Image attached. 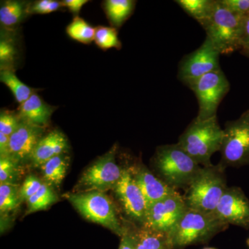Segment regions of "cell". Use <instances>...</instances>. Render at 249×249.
<instances>
[{"mask_svg": "<svg viewBox=\"0 0 249 249\" xmlns=\"http://www.w3.org/2000/svg\"><path fill=\"white\" fill-rule=\"evenodd\" d=\"M224 129L217 116L207 120L195 119L178 139V143L196 163L203 166L212 165L211 157L222 148Z\"/></svg>", "mask_w": 249, "mask_h": 249, "instance_id": "obj_1", "label": "cell"}, {"mask_svg": "<svg viewBox=\"0 0 249 249\" xmlns=\"http://www.w3.org/2000/svg\"><path fill=\"white\" fill-rule=\"evenodd\" d=\"M225 168L222 163L201 167L183 196L187 208L214 214L228 188Z\"/></svg>", "mask_w": 249, "mask_h": 249, "instance_id": "obj_2", "label": "cell"}, {"mask_svg": "<svg viewBox=\"0 0 249 249\" xmlns=\"http://www.w3.org/2000/svg\"><path fill=\"white\" fill-rule=\"evenodd\" d=\"M245 18L232 14L215 0L212 14L201 25L206 31V38L219 53L229 55L242 49Z\"/></svg>", "mask_w": 249, "mask_h": 249, "instance_id": "obj_3", "label": "cell"}, {"mask_svg": "<svg viewBox=\"0 0 249 249\" xmlns=\"http://www.w3.org/2000/svg\"><path fill=\"white\" fill-rule=\"evenodd\" d=\"M229 225L214 214H207L187 208L182 217L168 236L173 249L204 244L225 231Z\"/></svg>", "mask_w": 249, "mask_h": 249, "instance_id": "obj_4", "label": "cell"}, {"mask_svg": "<svg viewBox=\"0 0 249 249\" xmlns=\"http://www.w3.org/2000/svg\"><path fill=\"white\" fill-rule=\"evenodd\" d=\"M154 160L161 180L175 190L189 186L201 168L178 143L159 147Z\"/></svg>", "mask_w": 249, "mask_h": 249, "instance_id": "obj_5", "label": "cell"}, {"mask_svg": "<svg viewBox=\"0 0 249 249\" xmlns=\"http://www.w3.org/2000/svg\"><path fill=\"white\" fill-rule=\"evenodd\" d=\"M67 197L83 217L107 228L121 237L124 235L125 227L121 224L112 201L103 192H83Z\"/></svg>", "mask_w": 249, "mask_h": 249, "instance_id": "obj_6", "label": "cell"}, {"mask_svg": "<svg viewBox=\"0 0 249 249\" xmlns=\"http://www.w3.org/2000/svg\"><path fill=\"white\" fill-rule=\"evenodd\" d=\"M186 86L197 99L199 111L196 119L199 121L217 116L218 107L231 89L230 83L222 70L207 73Z\"/></svg>", "mask_w": 249, "mask_h": 249, "instance_id": "obj_7", "label": "cell"}, {"mask_svg": "<svg viewBox=\"0 0 249 249\" xmlns=\"http://www.w3.org/2000/svg\"><path fill=\"white\" fill-rule=\"evenodd\" d=\"M220 152L224 166L249 165V109L226 124Z\"/></svg>", "mask_w": 249, "mask_h": 249, "instance_id": "obj_8", "label": "cell"}, {"mask_svg": "<svg viewBox=\"0 0 249 249\" xmlns=\"http://www.w3.org/2000/svg\"><path fill=\"white\" fill-rule=\"evenodd\" d=\"M116 147L96 160L85 170L78 182V188L86 192L104 193L114 189L122 178L124 169L116 163Z\"/></svg>", "mask_w": 249, "mask_h": 249, "instance_id": "obj_9", "label": "cell"}, {"mask_svg": "<svg viewBox=\"0 0 249 249\" xmlns=\"http://www.w3.org/2000/svg\"><path fill=\"white\" fill-rule=\"evenodd\" d=\"M187 206L178 191L148 206L144 227L169 235L182 217Z\"/></svg>", "mask_w": 249, "mask_h": 249, "instance_id": "obj_10", "label": "cell"}, {"mask_svg": "<svg viewBox=\"0 0 249 249\" xmlns=\"http://www.w3.org/2000/svg\"><path fill=\"white\" fill-rule=\"evenodd\" d=\"M220 55L211 41L206 37L199 48L183 57L180 62L178 79L187 85L207 73L221 70Z\"/></svg>", "mask_w": 249, "mask_h": 249, "instance_id": "obj_11", "label": "cell"}, {"mask_svg": "<svg viewBox=\"0 0 249 249\" xmlns=\"http://www.w3.org/2000/svg\"><path fill=\"white\" fill-rule=\"evenodd\" d=\"M114 191L126 213L134 220L144 224L148 204L136 182L130 168H124L122 178Z\"/></svg>", "mask_w": 249, "mask_h": 249, "instance_id": "obj_12", "label": "cell"}, {"mask_svg": "<svg viewBox=\"0 0 249 249\" xmlns=\"http://www.w3.org/2000/svg\"><path fill=\"white\" fill-rule=\"evenodd\" d=\"M214 214L228 225L249 229V199L239 187H228Z\"/></svg>", "mask_w": 249, "mask_h": 249, "instance_id": "obj_13", "label": "cell"}, {"mask_svg": "<svg viewBox=\"0 0 249 249\" xmlns=\"http://www.w3.org/2000/svg\"><path fill=\"white\" fill-rule=\"evenodd\" d=\"M44 130V127L20 120L18 128L10 137L9 157L18 163L30 159L36 145L42 138Z\"/></svg>", "mask_w": 249, "mask_h": 249, "instance_id": "obj_14", "label": "cell"}, {"mask_svg": "<svg viewBox=\"0 0 249 249\" xmlns=\"http://www.w3.org/2000/svg\"><path fill=\"white\" fill-rule=\"evenodd\" d=\"M131 170L136 182L142 190L148 206L164 199L176 191L165 183L161 178H157L151 172L144 167Z\"/></svg>", "mask_w": 249, "mask_h": 249, "instance_id": "obj_15", "label": "cell"}, {"mask_svg": "<svg viewBox=\"0 0 249 249\" xmlns=\"http://www.w3.org/2000/svg\"><path fill=\"white\" fill-rule=\"evenodd\" d=\"M68 148L65 134L61 131L55 129L39 141L30 160L35 166L41 167L50 159L65 154Z\"/></svg>", "mask_w": 249, "mask_h": 249, "instance_id": "obj_16", "label": "cell"}, {"mask_svg": "<svg viewBox=\"0 0 249 249\" xmlns=\"http://www.w3.org/2000/svg\"><path fill=\"white\" fill-rule=\"evenodd\" d=\"M18 117L36 125L45 127L49 124L53 107L49 106L40 96L33 93L18 108Z\"/></svg>", "mask_w": 249, "mask_h": 249, "instance_id": "obj_17", "label": "cell"}, {"mask_svg": "<svg viewBox=\"0 0 249 249\" xmlns=\"http://www.w3.org/2000/svg\"><path fill=\"white\" fill-rule=\"evenodd\" d=\"M68 165L69 157L62 154L50 159L40 168L46 181L58 186L66 175Z\"/></svg>", "mask_w": 249, "mask_h": 249, "instance_id": "obj_18", "label": "cell"}, {"mask_svg": "<svg viewBox=\"0 0 249 249\" xmlns=\"http://www.w3.org/2000/svg\"><path fill=\"white\" fill-rule=\"evenodd\" d=\"M137 249H173L168 235L143 227L137 231Z\"/></svg>", "mask_w": 249, "mask_h": 249, "instance_id": "obj_19", "label": "cell"}, {"mask_svg": "<svg viewBox=\"0 0 249 249\" xmlns=\"http://www.w3.org/2000/svg\"><path fill=\"white\" fill-rule=\"evenodd\" d=\"M175 2L201 24L211 16L215 0H176Z\"/></svg>", "mask_w": 249, "mask_h": 249, "instance_id": "obj_20", "label": "cell"}, {"mask_svg": "<svg viewBox=\"0 0 249 249\" xmlns=\"http://www.w3.org/2000/svg\"><path fill=\"white\" fill-rule=\"evenodd\" d=\"M135 1L132 0H107L105 9L109 20L116 27H120L133 11Z\"/></svg>", "mask_w": 249, "mask_h": 249, "instance_id": "obj_21", "label": "cell"}, {"mask_svg": "<svg viewBox=\"0 0 249 249\" xmlns=\"http://www.w3.org/2000/svg\"><path fill=\"white\" fill-rule=\"evenodd\" d=\"M0 80L1 83L6 85L12 91L16 101L19 105L24 103L34 93L31 88L23 83L16 76L14 71L9 69H4L0 73Z\"/></svg>", "mask_w": 249, "mask_h": 249, "instance_id": "obj_22", "label": "cell"}, {"mask_svg": "<svg viewBox=\"0 0 249 249\" xmlns=\"http://www.w3.org/2000/svg\"><path fill=\"white\" fill-rule=\"evenodd\" d=\"M58 201V196L49 185L43 183L42 187L34 196L27 201V213L47 209L51 205Z\"/></svg>", "mask_w": 249, "mask_h": 249, "instance_id": "obj_23", "label": "cell"}, {"mask_svg": "<svg viewBox=\"0 0 249 249\" xmlns=\"http://www.w3.org/2000/svg\"><path fill=\"white\" fill-rule=\"evenodd\" d=\"M25 13V5L19 1H6L0 8V22L6 27L16 25Z\"/></svg>", "mask_w": 249, "mask_h": 249, "instance_id": "obj_24", "label": "cell"}, {"mask_svg": "<svg viewBox=\"0 0 249 249\" xmlns=\"http://www.w3.org/2000/svg\"><path fill=\"white\" fill-rule=\"evenodd\" d=\"M70 37L83 44H89L94 40L95 29L83 18L75 17L67 28Z\"/></svg>", "mask_w": 249, "mask_h": 249, "instance_id": "obj_25", "label": "cell"}, {"mask_svg": "<svg viewBox=\"0 0 249 249\" xmlns=\"http://www.w3.org/2000/svg\"><path fill=\"white\" fill-rule=\"evenodd\" d=\"M19 202V189L17 185L12 183L0 184V211L1 213L16 209Z\"/></svg>", "mask_w": 249, "mask_h": 249, "instance_id": "obj_26", "label": "cell"}, {"mask_svg": "<svg viewBox=\"0 0 249 249\" xmlns=\"http://www.w3.org/2000/svg\"><path fill=\"white\" fill-rule=\"evenodd\" d=\"M94 41L96 45L103 49H120L121 47L117 31L112 27L101 26L95 29Z\"/></svg>", "mask_w": 249, "mask_h": 249, "instance_id": "obj_27", "label": "cell"}, {"mask_svg": "<svg viewBox=\"0 0 249 249\" xmlns=\"http://www.w3.org/2000/svg\"><path fill=\"white\" fill-rule=\"evenodd\" d=\"M19 175L18 162L11 157H1L0 183L15 184Z\"/></svg>", "mask_w": 249, "mask_h": 249, "instance_id": "obj_28", "label": "cell"}, {"mask_svg": "<svg viewBox=\"0 0 249 249\" xmlns=\"http://www.w3.org/2000/svg\"><path fill=\"white\" fill-rule=\"evenodd\" d=\"M43 182L34 175H29L24 180L19 189L20 201H27L42 187Z\"/></svg>", "mask_w": 249, "mask_h": 249, "instance_id": "obj_29", "label": "cell"}, {"mask_svg": "<svg viewBox=\"0 0 249 249\" xmlns=\"http://www.w3.org/2000/svg\"><path fill=\"white\" fill-rule=\"evenodd\" d=\"M20 123L18 116L9 111H1L0 115V133L11 137Z\"/></svg>", "mask_w": 249, "mask_h": 249, "instance_id": "obj_30", "label": "cell"}, {"mask_svg": "<svg viewBox=\"0 0 249 249\" xmlns=\"http://www.w3.org/2000/svg\"><path fill=\"white\" fill-rule=\"evenodd\" d=\"M61 2L54 0H40L29 8V12L36 14H48L60 9Z\"/></svg>", "mask_w": 249, "mask_h": 249, "instance_id": "obj_31", "label": "cell"}, {"mask_svg": "<svg viewBox=\"0 0 249 249\" xmlns=\"http://www.w3.org/2000/svg\"><path fill=\"white\" fill-rule=\"evenodd\" d=\"M219 1L232 14L244 17L249 15V0H219Z\"/></svg>", "mask_w": 249, "mask_h": 249, "instance_id": "obj_32", "label": "cell"}, {"mask_svg": "<svg viewBox=\"0 0 249 249\" xmlns=\"http://www.w3.org/2000/svg\"><path fill=\"white\" fill-rule=\"evenodd\" d=\"M137 231L125 228L119 249H137Z\"/></svg>", "mask_w": 249, "mask_h": 249, "instance_id": "obj_33", "label": "cell"}, {"mask_svg": "<svg viewBox=\"0 0 249 249\" xmlns=\"http://www.w3.org/2000/svg\"><path fill=\"white\" fill-rule=\"evenodd\" d=\"M14 47L8 41L1 40L0 42V60L1 63L9 62L14 60Z\"/></svg>", "mask_w": 249, "mask_h": 249, "instance_id": "obj_34", "label": "cell"}, {"mask_svg": "<svg viewBox=\"0 0 249 249\" xmlns=\"http://www.w3.org/2000/svg\"><path fill=\"white\" fill-rule=\"evenodd\" d=\"M88 2L87 0H65L62 1L61 4L62 6H66L73 14H78L82 7Z\"/></svg>", "mask_w": 249, "mask_h": 249, "instance_id": "obj_35", "label": "cell"}, {"mask_svg": "<svg viewBox=\"0 0 249 249\" xmlns=\"http://www.w3.org/2000/svg\"><path fill=\"white\" fill-rule=\"evenodd\" d=\"M0 153L1 157H9L10 137L0 133Z\"/></svg>", "mask_w": 249, "mask_h": 249, "instance_id": "obj_36", "label": "cell"}, {"mask_svg": "<svg viewBox=\"0 0 249 249\" xmlns=\"http://www.w3.org/2000/svg\"><path fill=\"white\" fill-rule=\"evenodd\" d=\"M247 48H249V16L246 17L245 19L242 40V49Z\"/></svg>", "mask_w": 249, "mask_h": 249, "instance_id": "obj_37", "label": "cell"}, {"mask_svg": "<svg viewBox=\"0 0 249 249\" xmlns=\"http://www.w3.org/2000/svg\"><path fill=\"white\" fill-rule=\"evenodd\" d=\"M240 53L242 55H245L246 57L249 58V48L242 49V50H240Z\"/></svg>", "mask_w": 249, "mask_h": 249, "instance_id": "obj_38", "label": "cell"}, {"mask_svg": "<svg viewBox=\"0 0 249 249\" xmlns=\"http://www.w3.org/2000/svg\"><path fill=\"white\" fill-rule=\"evenodd\" d=\"M203 249H217L215 248H213V247H206V248H204Z\"/></svg>", "mask_w": 249, "mask_h": 249, "instance_id": "obj_39", "label": "cell"}, {"mask_svg": "<svg viewBox=\"0 0 249 249\" xmlns=\"http://www.w3.org/2000/svg\"><path fill=\"white\" fill-rule=\"evenodd\" d=\"M247 246H248L249 248V238L247 239Z\"/></svg>", "mask_w": 249, "mask_h": 249, "instance_id": "obj_40", "label": "cell"}, {"mask_svg": "<svg viewBox=\"0 0 249 249\" xmlns=\"http://www.w3.org/2000/svg\"></svg>", "mask_w": 249, "mask_h": 249, "instance_id": "obj_41", "label": "cell"}]
</instances>
